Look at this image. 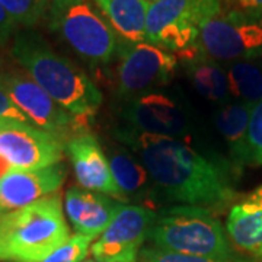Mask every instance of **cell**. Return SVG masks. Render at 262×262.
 I'll return each mask as SVG.
<instances>
[{
	"instance_id": "7402d4cb",
	"label": "cell",
	"mask_w": 262,
	"mask_h": 262,
	"mask_svg": "<svg viewBox=\"0 0 262 262\" xmlns=\"http://www.w3.org/2000/svg\"><path fill=\"white\" fill-rule=\"evenodd\" d=\"M139 262H256L248 258L237 256H198V255H184V253L168 252L155 246L143 248L139 255Z\"/></svg>"
},
{
	"instance_id": "4fadbf2b",
	"label": "cell",
	"mask_w": 262,
	"mask_h": 262,
	"mask_svg": "<svg viewBox=\"0 0 262 262\" xmlns=\"http://www.w3.org/2000/svg\"><path fill=\"white\" fill-rule=\"evenodd\" d=\"M64 150L80 187L114 196L115 200H124L114 181L108 156L95 136L89 133L76 134L66 141Z\"/></svg>"
},
{
	"instance_id": "9c48e42d",
	"label": "cell",
	"mask_w": 262,
	"mask_h": 262,
	"mask_svg": "<svg viewBox=\"0 0 262 262\" xmlns=\"http://www.w3.org/2000/svg\"><path fill=\"white\" fill-rule=\"evenodd\" d=\"M158 213L150 207L122 204L113 222L91 246L95 261L137 262Z\"/></svg>"
},
{
	"instance_id": "52a82bcc",
	"label": "cell",
	"mask_w": 262,
	"mask_h": 262,
	"mask_svg": "<svg viewBox=\"0 0 262 262\" xmlns=\"http://www.w3.org/2000/svg\"><path fill=\"white\" fill-rule=\"evenodd\" d=\"M117 57V91L127 99L168 84L178 69L175 54L147 41L136 44L120 41Z\"/></svg>"
},
{
	"instance_id": "3957f363",
	"label": "cell",
	"mask_w": 262,
	"mask_h": 262,
	"mask_svg": "<svg viewBox=\"0 0 262 262\" xmlns=\"http://www.w3.org/2000/svg\"><path fill=\"white\" fill-rule=\"evenodd\" d=\"M70 230L58 192L0 217V262H42Z\"/></svg>"
},
{
	"instance_id": "5b68a950",
	"label": "cell",
	"mask_w": 262,
	"mask_h": 262,
	"mask_svg": "<svg viewBox=\"0 0 262 262\" xmlns=\"http://www.w3.org/2000/svg\"><path fill=\"white\" fill-rule=\"evenodd\" d=\"M47 22L48 28L89 64L106 66L117 57L120 39L94 2L51 0Z\"/></svg>"
},
{
	"instance_id": "d6986e66",
	"label": "cell",
	"mask_w": 262,
	"mask_h": 262,
	"mask_svg": "<svg viewBox=\"0 0 262 262\" xmlns=\"http://www.w3.org/2000/svg\"><path fill=\"white\" fill-rule=\"evenodd\" d=\"M187 73L195 91L211 102H225L229 98V82L226 72L210 57L200 56L187 61Z\"/></svg>"
},
{
	"instance_id": "ffe728a7",
	"label": "cell",
	"mask_w": 262,
	"mask_h": 262,
	"mask_svg": "<svg viewBox=\"0 0 262 262\" xmlns=\"http://www.w3.org/2000/svg\"><path fill=\"white\" fill-rule=\"evenodd\" d=\"M259 58V57H258ZM229 94L245 103L256 105L262 101V60H237L227 70Z\"/></svg>"
},
{
	"instance_id": "603a6c76",
	"label": "cell",
	"mask_w": 262,
	"mask_h": 262,
	"mask_svg": "<svg viewBox=\"0 0 262 262\" xmlns=\"http://www.w3.org/2000/svg\"><path fill=\"white\" fill-rule=\"evenodd\" d=\"M91 237L76 233L42 262H83L91 251Z\"/></svg>"
},
{
	"instance_id": "f1b7e54d",
	"label": "cell",
	"mask_w": 262,
	"mask_h": 262,
	"mask_svg": "<svg viewBox=\"0 0 262 262\" xmlns=\"http://www.w3.org/2000/svg\"><path fill=\"white\" fill-rule=\"evenodd\" d=\"M149 2H151V0H149Z\"/></svg>"
},
{
	"instance_id": "2e32d148",
	"label": "cell",
	"mask_w": 262,
	"mask_h": 262,
	"mask_svg": "<svg viewBox=\"0 0 262 262\" xmlns=\"http://www.w3.org/2000/svg\"><path fill=\"white\" fill-rule=\"evenodd\" d=\"M121 42H146L149 0H94Z\"/></svg>"
},
{
	"instance_id": "6da1fadb",
	"label": "cell",
	"mask_w": 262,
	"mask_h": 262,
	"mask_svg": "<svg viewBox=\"0 0 262 262\" xmlns=\"http://www.w3.org/2000/svg\"><path fill=\"white\" fill-rule=\"evenodd\" d=\"M149 172L156 188L172 203L204 208L225 207L234 196L233 165L208 158L184 143L124 130L118 134Z\"/></svg>"
},
{
	"instance_id": "ac0fdd59",
	"label": "cell",
	"mask_w": 262,
	"mask_h": 262,
	"mask_svg": "<svg viewBox=\"0 0 262 262\" xmlns=\"http://www.w3.org/2000/svg\"><path fill=\"white\" fill-rule=\"evenodd\" d=\"M253 106L255 105L245 102L229 103L214 115L215 127L229 147L233 166H244L248 163V127Z\"/></svg>"
},
{
	"instance_id": "8992f818",
	"label": "cell",
	"mask_w": 262,
	"mask_h": 262,
	"mask_svg": "<svg viewBox=\"0 0 262 262\" xmlns=\"http://www.w3.org/2000/svg\"><path fill=\"white\" fill-rule=\"evenodd\" d=\"M200 47L214 61L262 57V16L226 8L200 25Z\"/></svg>"
},
{
	"instance_id": "e0dca14e",
	"label": "cell",
	"mask_w": 262,
	"mask_h": 262,
	"mask_svg": "<svg viewBox=\"0 0 262 262\" xmlns=\"http://www.w3.org/2000/svg\"><path fill=\"white\" fill-rule=\"evenodd\" d=\"M114 181L122 192L124 200L155 198V182L137 156L125 149H113L106 155Z\"/></svg>"
},
{
	"instance_id": "7c38bea8",
	"label": "cell",
	"mask_w": 262,
	"mask_h": 262,
	"mask_svg": "<svg viewBox=\"0 0 262 262\" xmlns=\"http://www.w3.org/2000/svg\"><path fill=\"white\" fill-rule=\"evenodd\" d=\"M66 175L61 162L38 170H9L0 178V217L57 192Z\"/></svg>"
},
{
	"instance_id": "44dd1931",
	"label": "cell",
	"mask_w": 262,
	"mask_h": 262,
	"mask_svg": "<svg viewBox=\"0 0 262 262\" xmlns=\"http://www.w3.org/2000/svg\"><path fill=\"white\" fill-rule=\"evenodd\" d=\"M0 3L18 25L31 29L47 15L51 0H0Z\"/></svg>"
},
{
	"instance_id": "7a4b0ae2",
	"label": "cell",
	"mask_w": 262,
	"mask_h": 262,
	"mask_svg": "<svg viewBox=\"0 0 262 262\" xmlns=\"http://www.w3.org/2000/svg\"><path fill=\"white\" fill-rule=\"evenodd\" d=\"M12 56L29 77L39 84L66 111L91 120L102 103V94L82 69L60 56L32 29H22L13 35Z\"/></svg>"
},
{
	"instance_id": "30bf717a",
	"label": "cell",
	"mask_w": 262,
	"mask_h": 262,
	"mask_svg": "<svg viewBox=\"0 0 262 262\" xmlns=\"http://www.w3.org/2000/svg\"><path fill=\"white\" fill-rule=\"evenodd\" d=\"M64 143L35 125L0 121V158L16 170H38L63 160Z\"/></svg>"
},
{
	"instance_id": "8fae6325",
	"label": "cell",
	"mask_w": 262,
	"mask_h": 262,
	"mask_svg": "<svg viewBox=\"0 0 262 262\" xmlns=\"http://www.w3.org/2000/svg\"><path fill=\"white\" fill-rule=\"evenodd\" d=\"M124 120L127 130L153 134L170 139H182L188 134V120L185 113L169 95L159 91L127 99Z\"/></svg>"
},
{
	"instance_id": "9a60e30c",
	"label": "cell",
	"mask_w": 262,
	"mask_h": 262,
	"mask_svg": "<svg viewBox=\"0 0 262 262\" xmlns=\"http://www.w3.org/2000/svg\"><path fill=\"white\" fill-rule=\"evenodd\" d=\"M226 232L239 251L262 259V185L232 207Z\"/></svg>"
},
{
	"instance_id": "83f0119b",
	"label": "cell",
	"mask_w": 262,
	"mask_h": 262,
	"mask_svg": "<svg viewBox=\"0 0 262 262\" xmlns=\"http://www.w3.org/2000/svg\"><path fill=\"white\" fill-rule=\"evenodd\" d=\"M83 262H99V261H95V259H84Z\"/></svg>"
},
{
	"instance_id": "cb8c5ba5",
	"label": "cell",
	"mask_w": 262,
	"mask_h": 262,
	"mask_svg": "<svg viewBox=\"0 0 262 262\" xmlns=\"http://www.w3.org/2000/svg\"><path fill=\"white\" fill-rule=\"evenodd\" d=\"M248 163L262 165V101L252 108L248 127Z\"/></svg>"
},
{
	"instance_id": "d4e9b609",
	"label": "cell",
	"mask_w": 262,
	"mask_h": 262,
	"mask_svg": "<svg viewBox=\"0 0 262 262\" xmlns=\"http://www.w3.org/2000/svg\"><path fill=\"white\" fill-rule=\"evenodd\" d=\"M0 121L19 122V124H29L34 125L29 121V118L19 110L16 103L13 102L2 88H0Z\"/></svg>"
},
{
	"instance_id": "277c9868",
	"label": "cell",
	"mask_w": 262,
	"mask_h": 262,
	"mask_svg": "<svg viewBox=\"0 0 262 262\" xmlns=\"http://www.w3.org/2000/svg\"><path fill=\"white\" fill-rule=\"evenodd\" d=\"M147 241L168 252L198 256L234 255L225 227L204 207L178 204L160 210Z\"/></svg>"
},
{
	"instance_id": "5bb4252c",
	"label": "cell",
	"mask_w": 262,
	"mask_h": 262,
	"mask_svg": "<svg viewBox=\"0 0 262 262\" xmlns=\"http://www.w3.org/2000/svg\"><path fill=\"white\" fill-rule=\"evenodd\" d=\"M124 203L101 192L70 187L64 196V211L76 233L92 241L106 230Z\"/></svg>"
},
{
	"instance_id": "ba28073f",
	"label": "cell",
	"mask_w": 262,
	"mask_h": 262,
	"mask_svg": "<svg viewBox=\"0 0 262 262\" xmlns=\"http://www.w3.org/2000/svg\"><path fill=\"white\" fill-rule=\"evenodd\" d=\"M0 88L35 127L61 141L86 131V118H79L66 111L29 76L0 73Z\"/></svg>"
},
{
	"instance_id": "484cf974",
	"label": "cell",
	"mask_w": 262,
	"mask_h": 262,
	"mask_svg": "<svg viewBox=\"0 0 262 262\" xmlns=\"http://www.w3.org/2000/svg\"><path fill=\"white\" fill-rule=\"evenodd\" d=\"M16 27L18 24L12 19V16L0 3V46H5L10 37L16 34Z\"/></svg>"
},
{
	"instance_id": "4316f807",
	"label": "cell",
	"mask_w": 262,
	"mask_h": 262,
	"mask_svg": "<svg viewBox=\"0 0 262 262\" xmlns=\"http://www.w3.org/2000/svg\"><path fill=\"white\" fill-rule=\"evenodd\" d=\"M234 3L237 5V9L262 16V0H234Z\"/></svg>"
}]
</instances>
